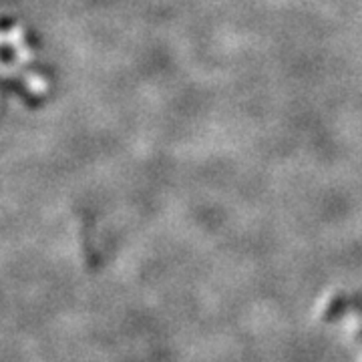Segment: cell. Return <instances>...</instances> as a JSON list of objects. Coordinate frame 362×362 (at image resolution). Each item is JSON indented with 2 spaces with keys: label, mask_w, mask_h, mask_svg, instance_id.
I'll return each mask as SVG.
<instances>
[]
</instances>
